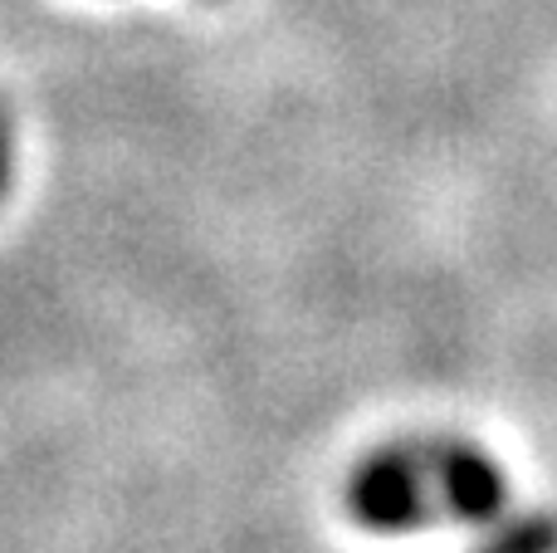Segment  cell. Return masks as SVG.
<instances>
[{
    "label": "cell",
    "mask_w": 557,
    "mask_h": 553,
    "mask_svg": "<svg viewBox=\"0 0 557 553\" xmlns=\"http://www.w3.org/2000/svg\"><path fill=\"white\" fill-rule=\"evenodd\" d=\"M431 490L435 486L431 470H425L421 441L376 446L372 456L357 460L352 480H347V515L362 529H376V534H406V529L431 525Z\"/></svg>",
    "instance_id": "obj_1"
},
{
    "label": "cell",
    "mask_w": 557,
    "mask_h": 553,
    "mask_svg": "<svg viewBox=\"0 0 557 553\" xmlns=\"http://www.w3.org/2000/svg\"><path fill=\"white\" fill-rule=\"evenodd\" d=\"M425 470H431L435 500L450 519L460 525H494L504 519V505H509V480L504 470L484 456L470 441H421Z\"/></svg>",
    "instance_id": "obj_2"
},
{
    "label": "cell",
    "mask_w": 557,
    "mask_h": 553,
    "mask_svg": "<svg viewBox=\"0 0 557 553\" xmlns=\"http://www.w3.org/2000/svg\"><path fill=\"white\" fill-rule=\"evenodd\" d=\"M474 553H557V519L553 515H523L504 525L499 534Z\"/></svg>",
    "instance_id": "obj_3"
},
{
    "label": "cell",
    "mask_w": 557,
    "mask_h": 553,
    "mask_svg": "<svg viewBox=\"0 0 557 553\" xmlns=\"http://www.w3.org/2000/svg\"><path fill=\"white\" fill-rule=\"evenodd\" d=\"M5 186H10V127L0 118V196H5Z\"/></svg>",
    "instance_id": "obj_4"
}]
</instances>
